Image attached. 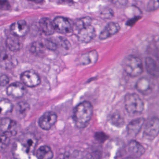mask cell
<instances>
[{"label":"cell","mask_w":159,"mask_h":159,"mask_svg":"<svg viewBox=\"0 0 159 159\" xmlns=\"http://www.w3.org/2000/svg\"><path fill=\"white\" fill-rule=\"evenodd\" d=\"M93 112V105L89 101H85L79 104L75 107L73 119L76 126L84 128L88 125Z\"/></svg>","instance_id":"obj_1"},{"label":"cell","mask_w":159,"mask_h":159,"mask_svg":"<svg viewBox=\"0 0 159 159\" xmlns=\"http://www.w3.org/2000/svg\"><path fill=\"white\" fill-rule=\"evenodd\" d=\"M125 71L131 77H136L143 71V65L141 59L136 56L129 55L125 59L123 63Z\"/></svg>","instance_id":"obj_2"},{"label":"cell","mask_w":159,"mask_h":159,"mask_svg":"<svg viewBox=\"0 0 159 159\" xmlns=\"http://www.w3.org/2000/svg\"><path fill=\"white\" fill-rule=\"evenodd\" d=\"M125 107L130 114L140 113L144 110V102L138 95L128 93L125 97Z\"/></svg>","instance_id":"obj_3"},{"label":"cell","mask_w":159,"mask_h":159,"mask_svg":"<svg viewBox=\"0 0 159 159\" xmlns=\"http://www.w3.org/2000/svg\"><path fill=\"white\" fill-rule=\"evenodd\" d=\"M53 23L57 32L66 35H71L73 33V25L67 18L63 16H57Z\"/></svg>","instance_id":"obj_4"},{"label":"cell","mask_w":159,"mask_h":159,"mask_svg":"<svg viewBox=\"0 0 159 159\" xmlns=\"http://www.w3.org/2000/svg\"><path fill=\"white\" fill-rule=\"evenodd\" d=\"M12 152L15 159H30L31 155L33 153L19 140L14 144Z\"/></svg>","instance_id":"obj_5"},{"label":"cell","mask_w":159,"mask_h":159,"mask_svg":"<svg viewBox=\"0 0 159 159\" xmlns=\"http://www.w3.org/2000/svg\"><path fill=\"white\" fill-rule=\"evenodd\" d=\"M57 119V115L54 111H46L39 119V125L43 130H49L55 124Z\"/></svg>","instance_id":"obj_6"},{"label":"cell","mask_w":159,"mask_h":159,"mask_svg":"<svg viewBox=\"0 0 159 159\" xmlns=\"http://www.w3.org/2000/svg\"><path fill=\"white\" fill-rule=\"evenodd\" d=\"M21 80L24 85L29 87H36L41 83L39 76L33 70H27L22 73Z\"/></svg>","instance_id":"obj_7"},{"label":"cell","mask_w":159,"mask_h":159,"mask_svg":"<svg viewBox=\"0 0 159 159\" xmlns=\"http://www.w3.org/2000/svg\"><path fill=\"white\" fill-rule=\"evenodd\" d=\"M159 134V119L153 118L148 121L144 128V135L148 139H152Z\"/></svg>","instance_id":"obj_8"},{"label":"cell","mask_w":159,"mask_h":159,"mask_svg":"<svg viewBox=\"0 0 159 159\" xmlns=\"http://www.w3.org/2000/svg\"><path fill=\"white\" fill-rule=\"evenodd\" d=\"M16 122L10 118H2L0 121V131L1 134L8 135L10 136L15 135L16 132Z\"/></svg>","instance_id":"obj_9"},{"label":"cell","mask_w":159,"mask_h":159,"mask_svg":"<svg viewBox=\"0 0 159 159\" xmlns=\"http://www.w3.org/2000/svg\"><path fill=\"white\" fill-rule=\"evenodd\" d=\"M76 35L81 42L87 43L91 42L95 37V30L91 25L77 31Z\"/></svg>","instance_id":"obj_10"},{"label":"cell","mask_w":159,"mask_h":159,"mask_svg":"<svg viewBox=\"0 0 159 159\" xmlns=\"http://www.w3.org/2000/svg\"><path fill=\"white\" fill-rule=\"evenodd\" d=\"M26 92L25 85L18 82L12 83L7 89V94L14 98L23 97L26 93Z\"/></svg>","instance_id":"obj_11"},{"label":"cell","mask_w":159,"mask_h":159,"mask_svg":"<svg viewBox=\"0 0 159 159\" xmlns=\"http://www.w3.org/2000/svg\"><path fill=\"white\" fill-rule=\"evenodd\" d=\"M11 30L13 35L18 38H21L26 35L29 30V28L25 21L20 20L12 24Z\"/></svg>","instance_id":"obj_12"},{"label":"cell","mask_w":159,"mask_h":159,"mask_svg":"<svg viewBox=\"0 0 159 159\" xmlns=\"http://www.w3.org/2000/svg\"><path fill=\"white\" fill-rule=\"evenodd\" d=\"M135 88L140 93L148 95L152 92L153 84L150 79L147 77H142L137 81Z\"/></svg>","instance_id":"obj_13"},{"label":"cell","mask_w":159,"mask_h":159,"mask_svg":"<svg viewBox=\"0 0 159 159\" xmlns=\"http://www.w3.org/2000/svg\"><path fill=\"white\" fill-rule=\"evenodd\" d=\"M120 29L119 24L115 22H111L106 26L100 32L99 38L100 40H105L117 34Z\"/></svg>","instance_id":"obj_14"},{"label":"cell","mask_w":159,"mask_h":159,"mask_svg":"<svg viewBox=\"0 0 159 159\" xmlns=\"http://www.w3.org/2000/svg\"><path fill=\"white\" fill-rule=\"evenodd\" d=\"M145 120L143 118L135 119L130 122L127 127V132L128 135L131 137H134L141 130Z\"/></svg>","instance_id":"obj_15"},{"label":"cell","mask_w":159,"mask_h":159,"mask_svg":"<svg viewBox=\"0 0 159 159\" xmlns=\"http://www.w3.org/2000/svg\"><path fill=\"white\" fill-rule=\"evenodd\" d=\"M145 67L147 72L153 78H159V66L156 61L151 57L145 59Z\"/></svg>","instance_id":"obj_16"},{"label":"cell","mask_w":159,"mask_h":159,"mask_svg":"<svg viewBox=\"0 0 159 159\" xmlns=\"http://www.w3.org/2000/svg\"><path fill=\"white\" fill-rule=\"evenodd\" d=\"M39 26L42 31L46 36H51L56 31L53 21L47 17H43L40 20Z\"/></svg>","instance_id":"obj_17"},{"label":"cell","mask_w":159,"mask_h":159,"mask_svg":"<svg viewBox=\"0 0 159 159\" xmlns=\"http://www.w3.org/2000/svg\"><path fill=\"white\" fill-rule=\"evenodd\" d=\"M18 140L26 146L33 153L35 150L37 143V139L34 135L31 134H25L20 137Z\"/></svg>","instance_id":"obj_18"},{"label":"cell","mask_w":159,"mask_h":159,"mask_svg":"<svg viewBox=\"0 0 159 159\" xmlns=\"http://www.w3.org/2000/svg\"><path fill=\"white\" fill-rule=\"evenodd\" d=\"M129 152L136 157H139L145 153L146 150L140 143L135 140H132L128 146Z\"/></svg>","instance_id":"obj_19"},{"label":"cell","mask_w":159,"mask_h":159,"mask_svg":"<svg viewBox=\"0 0 159 159\" xmlns=\"http://www.w3.org/2000/svg\"><path fill=\"white\" fill-rule=\"evenodd\" d=\"M98 55L96 51H92L84 54L81 57L80 63L83 65L95 64L97 61Z\"/></svg>","instance_id":"obj_20"},{"label":"cell","mask_w":159,"mask_h":159,"mask_svg":"<svg viewBox=\"0 0 159 159\" xmlns=\"http://www.w3.org/2000/svg\"><path fill=\"white\" fill-rule=\"evenodd\" d=\"M53 155L52 149L47 145L41 146L36 153V156L38 159H52Z\"/></svg>","instance_id":"obj_21"},{"label":"cell","mask_w":159,"mask_h":159,"mask_svg":"<svg viewBox=\"0 0 159 159\" xmlns=\"http://www.w3.org/2000/svg\"><path fill=\"white\" fill-rule=\"evenodd\" d=\"M91 23L92 19L89 16H85L77 19L73 23V31L75 30L76 32L84 28L91 25Z\"/></svg>","instance_id":"obj_22"},{"label":"cell","mask_w":159,"mask_h":159,"mask_svg":"<svg viewBox=\"0 0 159 159\" xmlns=\"http://www.w3.org/2000/svg\"><path fill=\"white\" fill-rule=\"evenodd\" d=\"M6 44L7 47L12 52H17L20 48V43L18 37L13 35L7 38Z\"/></svg>","instance_id":"obj_23"},{"label":"cell","mask_w":159,"mask_h":159,"mask_svg":"<svg viewBox=\"0 0 159 159\" xmlns=\"http://www.w3.org/2000/svg\"><path fill=\"white\" fill-rule=\"evenodd\" d=\"M110 122L113 125L118 127H121L124 125L125 120L120 113L119 112H114L110 116Z\"/></svg>","instance_id":"obj_24"},{"label":"cell","mask_w":159,"mask_h":159,"mask_svg":"<svg viewBox=\"0 0 159 159\" xmlns=\"http://www.w3.org/2000/svg\"><path fill=\"white\" fill-rule=\"evenodd\" d=\"M0 107L2 114L10 113L13 109L14 106L12 102L7 98H2L0 102Z\"/></svg>","instance_id":"obj_25"},{"label":"cell","mask_w":159,"mask_h":159,"mask_svg":"<svg viewBox=\"0 0 159 159\" xmlns=\"http://www.w3.org/2000/svg\"><path fill=\"white\" fill-rule=\"evenodd\" d=\"M45 48H46L44 46L43 43L35 42L31 44L30 51L34 54L39 55L44 53Z\"/></svg>","instance_id":"obj_26"},{"label":"cell","mask_w":159,"mask_h":159,"mask_svg":"<svg viewBox=\"0 0 159 159\" xmlns=\"http://www.w3.org/2000/svg\"><path fill=\"white\" fill-rule=\"evenodd\" d=\"M17 110L20 115H25L30 109L28 103L25 101L19 102L17 104Z\"/></svg>","instance_id":"obj_27"},{"label":"cell","mask_w":159,"mask_h":159,"mask_svg":"<svg viewBox=\"0 0 159 159\" xmlns=\"http://www.w3.org/2000/svg\"><path fill=\"white\" fill-rule=\"evenodd\" d=\"M45 48L49 50L54 51L56 50L57 48V44L55 42L50 39H46L44 40L43 43Z\"/></svg>","instance_id":"obj_28"},{"label":"cell","mask_w":159,"mask_h":159,"mask_svg":"<svg viewBox=\"0 0 159 159\" xmlns=\"http://www.w3.org/2000/svg\"><path fill=\"white\" fill-rule=\"evenodd\" d=\"M159 8V1H152L149 2L148 4V9L149 11H152L157 10Z\"/></svg>","instance_id":"obj_29"},{"label":"cell","mask_w":159,"mask_h":159,"mask_svg":"<svg viewBox=\"0 0 159 159\" xmlns=\"http://www.w3.org/2000/svg\"><path fill=\"white\" fill-rule=\"evenodd\" d=\"M10 81L9 77L5 74H2L1 76V86H5Z\"/></svg>","instance_id":"obj_30"},{"label":"cell","mask_w":159,"mask_h":159,"mask_svg":"<svg viewBox=\"0 0 159 159\" xmlns=\"http://www.w3.org/2000/svg\"><path fill=\"white\" fill-rule=\"evenodd\" d=\"M1 8L2 10H8L10 7V3L8 1L1 2Z\"/></svg>","instance_id":"obj_31"},{"label":"cell","mask_w":159,"mask_h":159,"mask_svg":"<svg viewBox=\"0 0 159 159\" xmlns=\"http://www.w3.org/2000/svg\"><path fill=\"white\" fill-rule=\"evenodd\" d=\"M132 159V158H124V159Z\"/></svg>","instance_id":"obj_32"}]
</instances>
